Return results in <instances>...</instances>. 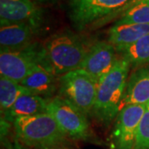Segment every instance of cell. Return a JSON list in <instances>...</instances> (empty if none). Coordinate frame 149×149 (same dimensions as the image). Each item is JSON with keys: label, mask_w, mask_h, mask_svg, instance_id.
<instances>
[{"label": "cell", "mask_w": 149, "mask_h": 149, "mask_svg": "<svg viewBox=\"0 0 149 149\" xmlns=\"http://www.w3.org/2000/svg\"><path fill=\"white\" fill-rule=\"evenodd\" d=\"M129 68L130 65L124 59L117 58L111 70L99 80L91 114L105 126L111 123L122 109Z\"/></svg>", "instance_id": "6da1fadb"}, {"label": "cell", "mask_w": 149, "mask_h": 149, "mask_svg": "<svg viewBox=\"0 0 149 149\" xmlns=\"http://www.w3.org/2000/svg\"><path fill=\"white\" fill-rule=\"evenodd\" d=\"M90 47L82 37L69 31L54 34L44 45L50 69L57 76L79 69Z\"/></svg>", "instance_id": "7a4b0ae2"}, {"label": "cell", "mask_w": 149, "mask_h": 149, "mask_svg": "<svg viewBox=\"0 0 149 149\" xmlns=\"http://www.w3.org/2000/svg\"><path fill=\"white\" fill-rule=\"evenodd\" d=\"M17 137L27 146L50 149L64 143L66 135L48 113L24 116L13 121Z\"/></svg>", "instance_id": "3957f363"}, {"label": "cell", "mask_w": 149, "mask_h": 149, "mask_svg": "<svg viewBox=\"0 0 149 149\" xmlns=\"http://www.w3.org/2000/svg\"><path fill=\"white\" fill-rule=\"evenodd\" d=\"M37 66H41L52 73L47 61L44 46L39 43H32L18 52H1L0 74L2 77L20 84Z\"/></svg>", "instance_id": "277c9868"}, {"label": "cell", "mask_w": 149, "mask_h": 149, "mask_svg": "<svg viewBox=\"0 0 149 149\" xmlns=\"http://www.w3.org/2000/svg\"><path fill=\"white\" fill-rule=\"evenodd\" d=\"M99 81L81 69L71 70L60 76L58 94L77 107L85 115L91 113Z\"/></svg>", "instance_id": "5b68a950"}, {"label": "cell", "mask_w": 149, "mask_h": 149, "mask_svg": "<svg viewBox=\"0 0 149 149\" xmlns=\"http://www.w3.org/2000/svg\"><path fill=\"white\" fill-rule=\"evenodd\" d=\"M130 0H70L68 17L77 31H83L109 16Z\"/></svg>", "instance_id": "8992f818"}, {"label": "cell", "mask_w": 149, "mask_h": 149, "mask_svg": "<svg viewBox=\"0 0 149 149\" xmlns=\"http://www.w3.org/2000/svg\"><path fill=\"white\" fill-rule=\"evenodd\" d=\"M47 113L54 118L66 136L80 140L91 138L87 115L67 100L60 96L52 98L48 101Z\"/></svg>", "instance_id": "52a82bcc"}, {"label": "cell", "mask_w": 149, "mask_h": 149, "mask_svg": "<svg viewBox=\"0 0 149 149\" xmlns=\"http://www.w3.org/2000/svg\"><path fill=\"white\" fill-rule=\"evenodd\" d=\"M148 104H128L116 117L111 135L113 149H133L139 123Z\"/></svg>", "instance_id": "ba28073f"}, {"label": "cell", "mask_w": 149, "mask_h": 149, "mask_svg": "<svg viewBox=\"0 0 149 149\" xmlns=\"http://www.w3.org/2000/svg\"><path fill=\"white\" fill-rule=\"evenodd\" d=\"M42 21V10L32 0H0L1 26L24 22L38 32Z\"/></svg>", "instance_id": "9c48e42d"}, {"label": "cell", "mask_w": 149, "mask_h": 149, "mask_svg": "<svg viewBox=\"0 0 149 149\" xmlns=\"http://www.w3.org/2000/svg\"><path fill=\"white\" fill-rule=\"evenodd\" d=\"M116 50L109 42H97L91 45L79 69L91 74L96 80L106 75L116 61Z\"/></svg>", "instance_id": "30bf717a"}, {"label": "cell", "mask_w": 149, "mask_h": 149, "mask_svg": "<svg viewBox=\"0 0 149 149\" xmlns=\"http://www.w3.org/2000/svg\"><path fill=\"white\" fill-rule=\"evenodd\" d=\"M37 31L29 24L20 22L0 27L1 52H18L29 47Z\"/></svg>", "instance_id": "8fae6325"}, {"label": "cell", "mask_w": 149, "mask_h": 149, "mask_svg": "<svg viewBox=\"0 0 149 149\" xmlns=\"http://www.w3.org/2000/svg\"><path fill=\"white\" fill-rule=\"evenodd\" d=\"M58 76L41 66H37L20 83L30 92L46 100L52 99L59 89Z\"/></svg>", "instance_id": "7c38bea8"}, {"label": "cell", "mask_w": 149, "mask_h": 149, "mask_svg": "<svg viewBox=\"0 0 149 149\" xmlns=\"http://www.w3.org/2000/svg\"><path fill=\"white\" fill-rule=\"evenodd\" d=\"M149 102V65L135 70L128 77L122 108L128 104H148Z\"/></svg>", "instance_id": "4fadbf2b"}, {"label": "cell", "mask_w": 149, "mask_h": 149, "mask_svg": "<svg viewBox=\"0 0 149 149\" xmlns=\"http://www.w3.org/2000/svg\"><path fill=\"white\" fill-rule=\"evenodd\" d=\"M148 34L149 24H114L108 31V42L119 52Z\"/></svg>", "instance_id": "5bb4252c"}, {"label": "cell", "mask_w": 149, "mask_h": 149, "mask_svg": "<svg viewBox=\"0 0 149 149\" xmlns=\"http://www.w3.org/2000/svg\"><path fill=\"white\" fill-rule=\"evenodd\" d=\"M47 100L32 93L21 95L14 104L3 113L4 120L12 122L19 117L32 116L47 113Z\"/></svg>", "instance_id": "9a60e30c"}, {"label": "cell", "mask_w": 149, "mask_h": 149, "mask_svg": "<svg viewBox=\"0 0 149 149\" xmlns=\"http://www.w3.org/2000/svg\"><path fill=\"white\" fill-rule=\"evenodd\" d=\"M119 53H121V57L133 68L148 64L149 34L123 49Z\"/></svg>", "instance_id": "2e32d148"}, {"label": "cell", "mask_w": 149, "mask_h": 149, "mask_svg": "<svg viewBox=\"0 0 149 149\" xmlns=\"http://www.w3.org/2000/svg\"><path fill=\"white\" fill-rule=\"evenodd\" d=\"M32 93L21 84L5 77L0 78V106L1 112L4 113L14 104L22 95Z\"/></svg>", "instance_id": "e0dca14e"}, {"label": "cell", "mask_w": 149, "mask_h": 149, "mask_svg": "<svg viewBox=\"0 0 149 149\" xmlns=\"http://www.w3.org/2000/svg\"><path fill=\"white\" fill-rule=\"evenodd\" d=\"M114 24H149V3L139 4L125 12Z\"/></svg>", "instance_id": "ac0fdd59"}, {"label": "cell", "mask_w": 149, "mask_h": 149, "mask_svg": "<svg viewBox=\"0 0 149 149\" xmlns=\"http://www.w3.org/2000/svg\"><path fill=\"white\" fill-rule=\"evenodd\" d=\"M133 149H149V109L148 106L139 123Z\"/></svg>", "instance_id": "d6986e66"}, {"label": "cell", "mask_w": 149, "mask_h": 149, "mask_svg": "<svg viewBox=\"0 0 149 149\" xmlns=\"http://www.w3.org/2000/svg\"><path fill=\"white\" fill-rule=\"evenodd\" d=\"M149 3V0H130L128 3H127L123 6V7H122L121 8H119L118 10H117L116 12H114L113 13L110 14L109 16L103 18L100 21L95 22V23L93 24L91 27V28H94V29H96V28L103 27L104 25L109 23V22L113 21V20H117L118 18L121 16L123 13H124L125 12H127L128 10L133 8L134 7H136V6L139 5V4H142V3Z\"/></svg>", "instance_id": "ffe728a7"}, {"label": "cell", "mask_w": 149, "mask_h": 149, "mask_svg": "<svg viewBox=\"0 0 149 149\" xmlns=\"http://www.w3.org/2000/svg\"><path fill=\"white\" fill-rule=\"evenodd\" d=\"M34 1L37 4H43V3H52L54 0H32Z\"/></svg>", "instance_id": "44dd1931"}, {"label": "cell", "mask_w": 149, "mask_h": 149, "mask_svg": "<svg viewBox=\"0 0 149 149\" xmlns=\"http://www.w3.org/2000/svg\"><path fill=\"white\" fill-rule=\"evenodd\" d=\"M12 149H25V148H22V146H20L19 144L17 143L14 145V147H13Z\"/></svg>", "instance_id": "7402d4cb"}, {"label": "cell", "mask_w": 149, "mask_h": 149, "mask_svg": "<svg viewBox=\"0 0 149 149\" xmlns=\"http://www.w3.org/2000/svg\"><path fill=\"white\" fill-rule=\"evenodd\" d=\"M148 109H149V102H148Z\"/></svg>", "instance_id": "603a6c76"}]
</instances>
